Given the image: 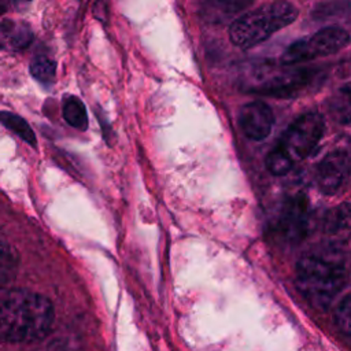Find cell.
<instances>
[{
  "instance_id": "8992f818",
  "label": "cell",
  "mask_w": 351,
  "mask_h": 351,
  "mask_svg": "<svg viewBox=\"0 0 351 351\" xmlns=\"http://www.w3.org/2000/svg\"><path fill=\"white\" fill-rule=\"evenodd\" d=\"M348 43L350 34L347 30L339 26H328L310 37H303L293 41L281 55L280 63L293 66L319 56H328L346 48Z\"/></svg>"
},
{
  "instance_id": "52a82bcc",
  "label": "cell",
  "mask_w": 351,
  "mask_h": 351,
  "mask_svg": "<svg viewBox=\"0 0 351 351\" xmlns=\"http://www.w3.org/2000/svg\"><path fill=\"white\" fill-rule=\"evenodd\" d=\"M311 223V211L308 200L304 196H293L281 206L274 222L276 232L289 243L303 240Z\"/></svg>"
},
{
  "instance_id": "30bf717a",
  "label": "cell",
  "mask_w": 351,
  "mask_h": 351,
  "mask_svg": "<svg viewBox=\"0 0 351 351\" xmlns=\"http://www.w3.org/2000/svg\"><path fill=\"white\" fill-rule=\"evenodd\" d=\"M33 40L30 26L21 21L5 19L0 22V49L21 51Z\"/></svg>"
},
{
  "instance_id": "8fae6325",
  "label": "cell",
  "mask_w": 351,
  "mask_h": 351,
  "mask_svg": "<svg viewBox=\"0 0 351 351\" xmlns=\"http://www.w3.org/2000/svg\"><path fill=\"white\" fill-rule=\"evenodd\" d=\"M254 0H199L207 18L222 21L247 8Z\"/></svg>"
},
{
  "instance_id": "5b68a950",
  "label": "cell",
  "mask_w": 351,
  "mask_h": 351,
  "mask_svg": "<svg viewBox=\"0 0 351 351\" xmlns=\"http://www.w3.org/2000/svg\"><path fill=\"white\" fill-rule=\"evenodd\" d=\"M325 130L324 117L317 111L304 112L298 117L280 137L277 148L292 165L306 159L321 141Z\"/></svg>"
},
{
  "instance_id": "7c38bea8",
  "label": "cell",
  "mask_w": 351,
  "mask_h": 351,
  "mask_svg": "<svg viewBox=\"0 0 351 351\" xmlns=\"http://www.w3.org/2000/svg\"><path fill=\"white\" fill-rule=\"evenodd\" d=\"M62 114L64 121L74 129H78L81 132H85L88 129L89 122H88L86 108H85V104L81 101V99H78L77 96H73V95L64 96Z\"/></svg>"
},
{
  "instance_id": "3957f363",
  "label": "cell",
  "mask_w": 351,
  "mask_h": 351,
  "mask_svg": "<svg viewBox=\"0 0 351 351\" xmlns=\"http://www.w3.org/2000/svg\"><path fill=\"white\" fill-rule=\"evenodd\" d=\"M298 8L287 0H276L239 16L229 29L230 41L248 49L291 25L298 18Z\"/></svg>"
},
{
  "instance_id": "ffe728a7",
  "label": "cell",
  "mask_w": 351,
  "mask_h": 351,
  "mask_svg": "<svg viewBox=\"0 0 351 351\" xmlns=\"http://www.w3.org/2000/svg\"><path fill=\"white\" fill-rule=\"evenodd\" d=\"M7 10H8V3H7V0H0V16L4 15V14L7 12Z\"/></svg>"
},
{
  "instance_id": "6da1fadb",
  "label": "cell",
  "mask_w": 351,
  "mask_h": 351,
  "mask_svg": "<svg viewBox=\"0 0 351 351\" xmlns=\"http://www.w3.org/2000/svg\"><path fill=\"white\" fill-rule=\"evenodd\" d=\"M53 324V306L48 298L27 289L0 293V340L30 343L43 339Z\"/></svg>"
},
{
  "instance_id": "e0dca14e",
  "label": "cell",
  "mask_w": 351,
  "mask_h": 351,
  "mask_svg": "<svg viewBox=\"0 0 351 351\" xmlns=\"http://www.w3.org/2000/svg\"><path fill=\"white\" fill-rule=\"evenodd\" d=\"M293 165L291 160L281 154L277 148H273L269 155L266 156V167L274 176H284L287 174Z\"/></svg>"
},
{
  "instance_id": "ac0fdd59",
  "label": "cell",
  "mask_w": 351,
  "mask_h": 351,
  "mask_svg": "<svg viewBox=\"0 0 351 351\" xmlns=\"http://www.w3.org/2000/svg\"><path fill=\"white\" fill-rule=\"evenodd\" d=\"M335 321L339 326V329L348 336L351 332V299L350 295H346L341 302L339 303L336 313H335Z\"/></svg>"
},
{
  "instance_id": "9c48e42d",
  "label": "cell",
  "mask_w": 351,
  "mask_h": 351,
  "mask_svg": "<svg viewBox=\"0 0 351 351\" xmlns=\"http://www.w3.org/2000/svg\"><path fill=\"white\" fill-rule=\"evenodd\" d=\"M239 125L245 137L261 141L270 134L274 125V115L265 101L254 100L241 106L239 111Z\"/></svg>"
},
{
  "instance_id": "2e32d148",
  "label": "cell",
  "mask_w": 351,
  "mask_h": 351,
  "mask_svg": "<svg viewBox=\"0 0 351 351\" xmlns=\"http://www.w3.org/2000/svg\"><path fill=\"white\" fill-rule=\"evenodd\" d=\"M16 254L12 248L0 240V285L7 282L16 270Z\"/></svg>"
},
{
  "instance_id": "277c9868",
  "label": "cell",
  "mask_w": 351,
  "mask_h": 351,
  "mask_svg": "<svg viewBox=\"0 0 351 351\" xmlns=\"http://www.w3.org/2000/svg\"><path fill=\"white\" fill-rule=\"evenodd\" d=\"M321 80L322 74L317 69L259 64L247 85V90L262 96L287 99L307 92L310 88L317 86Z\"/></svg>"
},
{
  "instance_id": "5bb4252c",
  "label": "cell",
  "mask_w": 351,
  "mask_h": 351,
  "mask_svg": "<svg viewBox=\"0 0 351 351\" xmlns=\"http://www.w3.org/2000/svg\"><path fill=\"white\" fill-rule=\"evenodd\" d=\"M30 74L44 86H49L55 81L56 62L47 55H36L30 62Z\"/></svg>"
},
{
  "instance_id": "7a4b0ae2",
  "label": "cell",
  "mask_w": 351,
  "mask_h": 351,
  "mask_svg": "<svg viewBox=\"0 0 351 351\" xmlns=\"http://www.w3.org/2000/svg\"><path fill=\"white\" fill-rule=\"evenodd\" d=\"M347 282V270L336 258L308 255L296 265L295 284L317 308H326Z\"/></svg>"
},
{
  "instance_id": "ba28073f",
  "label": "cell",
  "mask_w": 351,
  "mask_h": 351,
  "mask_svg": "<svg viewBox=\"0 0 351 351\" xmlns=\"http://www.w3.org/2000/svg\"><path fill=\"white\" fill-rule=\"evenodd\" d=\"M350 174V155L347 151L336 149L328 154L317 167V185L325 195L336 193L347 181Z\"/></svg>"
},
{
  "instance_id": "9a60e30c",
  "label": "cell",
  "mask_w": 351,
  "mask_h": 351,
  "mask_svg": "<svg viewBox=\"0 0 351 351\" xmlns=\"http://www.w3.org/2000/svg\"><path fill=\"white\" fill-rule=\"evenodd\" d=\"M350 226V206L346 202L340 207H336L326 215L325 230L329 233H337L347 230Z\"/></svg>"
},
{
  "instance_id": "d6986e66",
  "label": "cell",
  "mask_w": 351,
  "mask_h": 351,
  "mask_svg": "<svg viewBox=\"0 0 351 351\" xmlns=\"http://www.w3.org/2000/svg\"><path fill=\"white\" fill-rule=\"evenodd\" d=\"M12 3L16 8L22 10V8H26L32 3V0H12Z\"/></svg>"
},
{
  "instance_id": "4fadbf2b",
  "label": "cell",
  "mask_w": 351,
  "mask_h": 351,
  "mask_svg": "<svg viewBox=\"0 0 351 351\" xmlns=\"http://www.w3.org/2000/svg\"><path fill=\"white\" fill-rule=\"evenodd\" d=\"M0 123L11 132H14L15 134H18L27 144L36 147V134L30 125L22 117L12 114L10 111H0Z\"/></svg>"
}]
</instances>
